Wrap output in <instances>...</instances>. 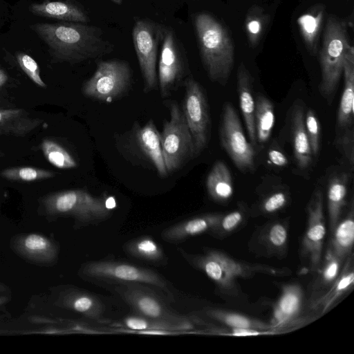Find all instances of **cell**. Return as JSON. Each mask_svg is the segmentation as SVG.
<instances>
[{
  "label": "cell",
  "instance_id": "1",
  "mask_svg": "<svg viewBox=\"0 0 354 354\" xmlns=\"http://www.w3.org/2000/svg\"><path fill=\"white\" fill-rule=\"evenodd\" d=\"M177 250L192 267L203 272L212 280L216 294L232 303L243 304L248 301L238 283L239 279H250L258 274L274 277H286L292 274V270L286 267L277 268L238 260L212 248H204L203 254L189 253L180 248Z\"/></svg>",
  "mask_w": 354,
  "mask_h": 354
},
{
  "label": "cell",
  "instance_id": "2",
  "mask_svg": "<svg viewBox=\"0 0 354 354\" xmlns=\"http://www.w3.org/2000/svg\"><path fill=\"white\" fill-rule=\"evenodd\" d=\"M30 28L46 44L55 61L75 64L113 50L98 27L64 21L37 23Z\"/></svg>",
  "mask_w": 354,
  "mask_h": 354
},
{
  "label": "cell",
  "instance_id": "3",
  "mask_svg": "<svg viewBox=\"0 0 354 354\" xmlns=\"http://www.w3.org/2000/svg\"><path fill=\"white\" fill-rule=\"evenodd\" d=\"M202 62L211 81L225 86L234 62V45L227 29L207 13L194 21Z\"/></svg>",
  "mask_w": 354,
  "mask_h": 354
},
{
  "label": "cell",
  "instance_id": "4",
  "mask_svg": "<svg viewBox=\"0 0 354 354\" xmlns=\"http://www.w3.org/2000/svg\"><path fill=\"white\" fill-rule=\"evenodd\" d=\"M78 274L96 285L108 286L121 283H139L155 289L169 301H174L175 292L171 283L154 270L115 259H103L81 265Z\"/></svg>",
  "mask_w": 354,
  "mask_h": 354
},
{
  "label": "cell",
  "instance_id": "5",
  "mask_svg": "<svg viewBox=\"0 0 354 354\" xmlns=\"http://www.w3.org/2000/svg\"><path fill=\"white\" fill-rule=\"evenodd\" d=\"M44 204L48 214L72 217L80 227L97 225L113 213L105 197L93 196L83 189L51 194L45 198Z\"/></svg>",
  "mask_w": 354,
  "mask_h": 354
},
{
  "label": "cell",
  "instance_id": "6",
  "mask_svg": "<svg viewBox=\"0 0 354 354\" xmlns=\"http://www.w3.org/2000/svg\"><path fill=\"white\" fill-rule=\"evenodd\" d=\"M345 23L333 15L328 17L319 55L320 94L330 102L338 87L346 53L351 48Z\"/></svg>",
  "mask_w": 354,
  "mask_h": 354
},
{
  "label": "cell",
  "instance_id": "7",
  "mask_svg": "<svg viewBox=\"0 0 354 354\" xmlns=\"http://www.w3.org/2000/svg\"><path fill=\"white\" fill-rule=\"evenodd\" d=\"M136 314L174 322H194L204 326L198 317L184 315L174 310L169 301L155 289L139 283H121L108 286Z\"/></svg>",
  "mask_w": 354,
  "mask_h": 354
},
{
  "label": "cell",
  "instance_id": "8",
  "mask_svg": "<svg viewBox=\"0 0 354 354\" xmlns=\"http://www.w3.org/2000/svg\"><path fill=\"white\" fill-rule=\"evenodd\" d=\"M170 119L164 123L160 133L167 173L179 169L196 156L193 139L182 109L176 102L169 103Z\"/></svg>",
  "mask_w": 354,
  "mask_h": 354
},
{
  "label": "cell",
  "instance_id": "9",
  "mask_svg": "<svg viewBox=\"0 0 354 354\" xmlns=\"http://www.w3.org/2000/svg\"><path fill=\"white\" fill-rule=\"evenodd\" d=\"M131 80L132 71L127 62L118 59L101 61L93 76L84 84L82 91L86 97L111 102L124 94Z\"/></svg>",
  "mask_w": 354,
  "mask_h": 354
},
{
  "label": "cell",
  "instance_id": "10",
  "mask_svg": "<svg viewBox=\"0 0 354 354\" xmlns=\"http://www.w3.org/2000/svg\"><path fill=\"white\" fill-rule=\"evenodd\" d=\"M185 96L182 111L191 133L195 149L198 155L207 146L210 136L211 119L205 93L193 77L185 82Z\"/></svg>",
  "mask_w": 354,
  "mask_h": 354
},
{
  "label": "cell",
  "instance_id": "11",
  "mask_svg": "<svg viewBox=\"0 0 354 354\" xmlns=\"http://www.w3.org/2000/svg\"><path fill=\"white\" fill-rule=\"evenodd\" d=\"M307 223L300 245V257L311 273H316L322 261L326 226L324 212V194L317 189L306 207Z\"/></svg>",
  "mask_w": 354,
  "mask_h": 354
},
{
  "label": "cell",
  "instance_id": "12",
  "mask_svg": "<svg viewBox=\"0 0 354 354\" xmlns=\"http://www.w3.org/2000/svg\"><path fill=\"white\" fill-rule=\"evenodd\" d=\"M220 140L223 148L240 171L246 172L254 168V146L246 139L236 111L229 102L223 106Z\"/></svg>",
  "mask_w": 354,
  "mask_h": 354
},
{
  "label": "cell",
  "instance_id": "13",
  "mask_svg": "<svg viewBox=\"0 0 354 354\" xmlns=\"http://www.w3.org/2000/svg\"><path fill=\"white\" fill-rule=\"evenodd\" d=\"M164 30L147 20L137 21L133 29V45L144 80L145 92L153 90L157 85L158 48Z\"/></svg>",
  "mask_w": 354,
  "mask_h": 354
},
{
  "label": "cell",
  "instance_id": "14",
  "mask_svg": "<svg viewBox=\"0 0 354 354\" xmlns=\"http://www.w3.org/2000/svg\"><path fill=\"white\" fill-rule=\"evenodd\" d=\"M289 219H274L259 227L248 241V250L257 257L283 259L288 256Z\"/></svg>",
  "mask_w": 354,
  "mask_h": 354
},
{
  "label": "cell",
  "instance_id": "15",
  "mask_svg": "<svg viewBox=\"0 0 354 354\" xmlns=\"http://www.w3.org/2000/svg\"><path fill=\"white\" fill-rule=\"evenodd\" d=\"M305 305V293L297 283L283 284L281 294L273 306L272 322L275 328L299 326L311 320L309 316H301Z\"/></svg>",
  "mask_w": 354,
  "mask_h": 354
},
{
  "label": "cell",
  "instance_id": "16",
  "mask_svg": "<svg viewBox=\"0 0 354 354\" xmlns=\"http://www.w3.org/2000/svg\"><path fill=\"white\" fill-rule=\"evenodd\" d=\"M184 74L183 60L174 34L165 29L158 62V80L161 97H169Z\"/></svg>",
  "mask_w": 354,
  "mask_h": 354
},
{
  "label": "cell",
  "instance_id": "17",
  "mask_svg": "<svg viewBox=\"0 0 354 354\" xmlns=\"http://www.w3.org/2000/svg\"><path fill=\"white\" fill-rule=\"evenodd\" d=\"M354 286V253L345 259L337 279L324 290L311 294L307 302L309 310L324 315Z\"/></svg>",
  "mask_w": 354,
  "mask_h": 354
},
{
  "label": "cell",
  "instance_id": "18",
  "mask_svg": "<svg viewBox=\"0 0 354 354\" xmlns=\"http://www.w3.org/2000/svg\"><path fill=\"white\" fill-rule=\"evenodd\" d=\"M57 304L71 311L95 322L106 321V307L102 300L90 291L68 287L60 292Z\"/></svg>",
  "mask_w": 354,
  "mask_h": 354
},
{
  "label": "cell",
  "instance_id": "19",
  "mask_svg": "<svg viewBox=\"0 0 354 354\" xmlns=\"http://www.w3.org/2000/svg\"><path fill=\"white\" fill-rule=\"evenodd\" d=\"M223 214L212 212L192 217L165 228L160 236L167 243L177 244L198 234L211 235Z\"/></svg>",
  "mask_w": 354,
  "mask_h": 354
},
{
  "label": "cell",
  "instance_id": "20",
  "mask_svg": "<svg viewBox=\"0 0 354 354\" xmlns=\"http://www.w3.org/2000/svg\"><path fill=\"white\" fill-rule=\"evenodd\" d=\"M343 75L344 85L336 120V131L338 133L353 127L354 53L353 46L346 54Z\"/></svg>",
  "mask_w": 354,
  "mask_h": 354
},
{
  "label": "cell",
  "instance_id": "21",
  "mask_svg": "<svg viewBox=\"0 0 354 354\" xmlns=\"http://www.w3.org/2000/svg\"><path fill=\"white\" fill-rule=\"evenodd\" d=\"M253 78L243 63L237 71V92L240 109L249 136L250 142L254 147L257 144L255 128V100L252 95Z\"/></svg>",
  "mask_w": 354,
  "mask_h": 354
},
{
  "label": "cell",
  "instance_id": "22",
  "mask_svg": "<svg viewBox=\"0 0 354 354\" xmlns=\"http://www.w3.org/2000/svg\"><path fill=\"white\" fill-rule=\"evenodd\" d=\"M196 324L198 325V324L194 322H174L135 314L125 317L122 320L113 323L112 326L124 328V330L129 332L166 330L179 334L194 330Z\"/></svg>",
  "mask_w": 354,
  "mask_h": 354
},
{
  "label": "cell",
  "instance_id": "23",
  "mask_svg": "<svg viewBox=\"0 0 354 354\" xmlns=\"http://www.w3.org/2000/svg\"><path fill=\"white\" fill-rule=\"evenodd\" d=\"M15 247L18 253L32 261L49 263L55 261L58 256L57 245L39 234H29L19 237Z\"/></svg>",
  "mask_w": 354,
  "mask_h": 354
},
{
  "label": "cell",
  "instance_id": "24",
  "mask_svg": "<svg viewBox=\"0 0 354 354\" xmlns=\"http://www.w3.org/2000/svg\"><path fill=\"white\" fill-rule=\"evenodd\" d=\"M122 250L128 257L153 266H166L169 262L163 248L148 235L129 240L123 244Z\"/></svg>",
  "mask_w": 354,
  "mask_h": 354
},
{
  "label": "cell",
  "instance_id": "25",
  "mask_svg": "<svg viewBox=\"0 0 354 354\" xmlns=\"http://www.w3.org/2000/svg\"><path fill=\"white\" fill-rule=\"evenodd\" d=\"M354 244V207L353 199L346 214L340 218L330 232V241L327 249L334 254L345 261L353 252Z\"/></svg>",
  "mask_w": 354,
  "mask_h": 354
},
{
  "label": "cell",
  "instance_id": "26",
  "mask_svg": "<svg viewBox=\"0 0 354 354\" xmlns=\"http://www.w3.org/2000/svg\"><path fill=\"white\" fill-rule=\"evenodd\" d=\"M293 153L297 166L304 169L312 162V151L305 127L304 109L295 105L291 115Z\"/></svg>",
  "mask_w": 354,
  "mask_h": 354
},
{
  "label": "cell",
  "instance_id": "27",
  "mask_svg": "<svg viewBox=\"0 0 354 354\" xmlns=\"http://www.w3.org/2000/svg\"><path fill=\"white\" fill-rule=\"evenodd\" d=\"M201 313L203 316L227 326V328H250L261 330L277 328L272 323L223 308L208 306L203 308Z\"/></svg>",
  "mask_w": 354,
  "mask_h": 354
},
{
  "label": "cell",
  "instance_id": "28",
  "mask_svg": "<svg viewBox=\"0 0 354 354\" xmlns=\"http://www.w3.org/2000/svg\"><path fill=\"white\" fill-rule=\"evenodd\" d=\"M32 14L42 17L55 19L66 22L86 23V15L77 6L63 1H45L30 4Z\"/></svg>",
  "mask_w": 354,
  "mask_h": 354
},
{
  "label": "cell",
  "instance_id": "29",
  "mask_svg": "<svg viewBox=\"0 0 354 354\" xmlns=\"http://www.w3.org/2000/svg\"><path fill=\"white\" fill-rule=\"evenodd\" d=\"M206 189L215 202H227L234 193L233 180L228 167L223 161H217L212 167L206 179Z\"/></svg>",
  "mask_w": 354,
  "mask_h": 354
},
{
  "label": "cell",
  "instance_id": "30",
  "mask_svg": "<svg viewBox=\"0 0 354 354\" xmlns=\"http://www.w3.org/2000/svg\"><path fill=\"white\" fill-rule=\"evenodd\" d=\"M137 139L141 149L153 164L158 174L162 177L166 176L168 173L165 165L160 133L153 120H150L138 131Z\"/></svg>",
  "mask_w": 354,
  "mask_h": 354
},
{
  "label": "cell",
  "instance_id": "31",
  "mask_svg": "<svg viewBox=\"0 0 354 354\" xmlns=\"http://www.w3.org/2000/svg\"><path fill=\"white\" fill-rule=\"evenodd\" d=\"M348 176L346 173L334 176L329 181L327 191V210L330 233L342 216L346 205Z\"/></svg>",
  "mask_w": 354,
  "mask_h": 354
},
{
  "label": "cell",
  "instance_id": "32",
  "mask_svg": "<svg viewBox=\"0 0 354 354\" xmlns=\"http://www.w3.org/2000/svg\"><path fill=\"white\" fill-rule=\"evenodd\" d=\"M23 109H0V134L24 136L39 124Z\"/></svg>",
  "mask_w": 354,
  "mask_h": 354
},
{
  "label": "cell",
  "instance_id": "33",
  "mask_svg": "<svg viewBox=\"0 0 354 354\" xmlns=\"http://www.w3.org/2000/svg\"><path fill=\"white\" fill-rule=\"evenodd\" d=\"M254 118L257 142L266 143L274 125L275 115L272 103L263 95L256 97Z\"/></svg>",
  "mask_w": 354,
  "mask_h": 354
},
{
  "label": "cell",
  "instance_id": "34",
  "mask_svg": "<svg viewBox=\"0 0 354 354\" xmlns=\"http://www.w3.org/2000/svg\"><path fill=\"white\" fill-rule=\"evenodd\" d=\"M344 262L327 249L321 265L315 273L317 276L310 283L311 294L323 291L327 288L337 279Z\"/></svg>",
  "mask_w": 354,
  "mask_h": 354
},
{
  "label": "cell",
  "instance_id": "35",
  "mask_svg": "<svg viewBox=\"0 0 354 354\" xmlns=\"http://www.w3.org/2000/svg\"><path fill=\"white\" fill-rule=\"evenodd\" d=\"M250 216V209L244 203L239 204L236 209L223 214L211 236L216 239L226 238L243 228Z\"/></svg>",
  "mask_w": 354,
  "mask_h": 354
},
{
  "label": "cell",
  "instance_id": "36",
  "mask_svg": "<svg viewBox=\"0 0 354 354\" xmlns=\"http://www.w3.org/2000/svg\"><path fill=\"white\" fill-rule=\"evenodd\" d=\"M323 12L306 13L299 17L298 24L307 48L312 54L316 53L317 41L319 32Z\"/></svg>",
  "mask_w": 354,
  "mask_h": 354
},
{
  "label": "cell",
  "instance_id": "37",
  "mask_svg": "<svg viewBox=\"0 0 354 354\" xmlns=\"http://www.w3.org/2000/svg\"><path fill=\"white\" fill-rule=\"evenodd\" d=\"M41 149L46 159L59 169H71L77 166V162L71 154L58 143L51 140H44Z\"/></svg>",
  "mask_w": 354,
  "mask_h": 354
},
{
  "label": "cell",
  "instance_id": "38",
  "mask_svg": "<svg viewBox=\"0 0 354 354\" xmlns=\"http://www.w3.org/2000/svg\"><path fill=\"white\" fill-rule=\"evenodd\" d=\"M1 176L11 180L35 181L51 178L55 174L46 169L32 167L7 168L1 172Z\"/></svg>",
  "mask_w": 354,
  "mask_h": 354
},
{
  "label": "cell",
  "instance_id": "39",
  "mask_svg": "<svg viewBox=\"0 0 354 354\" xmlns=\"http://www.w3.org/2000/svg\"><path fill=\"white\" fill-rule=\"evenodd\" d=\"M288 203V196L284 192H275L268 194L258 205L250 216H271L283 209Z\"/></svg>",
  "mask_w": 354,
  "mask_h": 354
},
{
  "label": "cell",
  "instance_id": "40",
  "mask_svg": "<svg viewBox=\"0 0 354 354\" xmlns=\"http://www.w3.org/2000/svg\"><path fill=\"white\" fill-rule=\"evenodd\" d=\"M305 127L312 154L315 156L318 154L320 148L321 124L316 114L311 109L308 110L306 113Z\"/></svg>",
  "mask_w": 354,
  "mask_h": 354
},
{
  "label": "cell",
  "instance_id": "41",
  "mask_svg": "<svg viewBox=\"0 0 354 354\" xmlns=\"http://www.w3.org/2000/svg\"><path fill=\"white\" fill-rule=\"evenodd\" d=\"M17 60L21 68L24 73L39 86L45 88L46 84L40 77V70L36 61L24 53H19L17 55Z\"/></svg>",
  "mask_w": 354,
  "mask_h": 354
},
{
  "label": "cell",
  "instance_id": "42",
  "mask_svg": "<svg viewBox=\"0 0 354 354\" xmlns=\"http://www.w3.org/2000/svg\"><path fill=\"white\" fill-rule=\"evenodd\" d=\"M337 145L348 160L351 168L354 163V129L353 127L338 133Z\"/></svg>",
  "mask_w": 354,
  "mask_h": 354
},
{
  "label": "cell",
  "instance_id": "43",
  "mask_svg": "<svg viewBox=\"0 0 354 354\" xmlns=\"http://www.w3.org/2000/svg\"><path fill=\"white\" fill-rule=\"evenodd\" d=\"M262 21L260 17L250 15L246 21V29L251 44H256L262 31Z\"/></svg>",
  "mask_w": 354,
  "mask_h": 354
},
{
  "label": "cell",
  "instance_id": "44",
  "mask_svg": "<svg viewBox=\"0 0 354 354\" xmlns=\"http://www.w3.org/2000/svg\"><path fill=\"white\" fill-rule=\"evenodd\" d=\"M268 158L270 162L278 167H284L288 164L287 157L281 151L277 149H271L268 152Z\"/></svg>",
  "mask_w": 354,
  "mask_h": 354
},
{
  "label": "cell",
  "instance_id": "45",
  "mask_svg": "<svg viewBox=\"0 0 354 354\" xmlns=\"http://www.w3.org/2000/svg\"><path fill=\"white\" fill-rule=\"evenodd\" d=\"M8 80V75L6 72L0 68V88L6 84Z\"/></svg>",
  "mask_w": 354,
  "mask_h": 354
},
{
  "label": "cell",
  "instance_id": "46",
  "mask_svg": "<svg viewBox=\"0 0 354 354\" xmlns=\"http://www.w3.org/2000/svg\"><path fill=\"white\" fill-rule=\"evenodd\" d=\"M7 301V298L6 297H0V306L1 305H3V304H5Z\"/></svg>",
  "mask_w": 354,
  "mask_h": 354
},
{
  "label": "cell",
  "instance_id": "47",
  "mask_svg": "<svg viewBox=\"0 0 354 354\" xmlns=\"http://www.w3.org/2000/svg\"><path fill=\"white\" fill-rule=\"evenodd\" d=\"M111 1L117 4H119V5L121 4L122 1V0H111Z\"/></svg>",
  "mask_w": 354,
  "mask_h": 354
},
{
  "label": "cell",
  "instance_id": "48",
  "mask_svg": "<svg viewBox=\"0 0 354 354\" xmlns=\"http://www.w3.org/2000/svg\"><path fill=\"white\" fill-rule=\"evenodd\" d=\"M5 288L0 284V291L4 290Z\"/></svg>",
  "mask_w": 354,
  "mask_h": 354
}]
</instances>
